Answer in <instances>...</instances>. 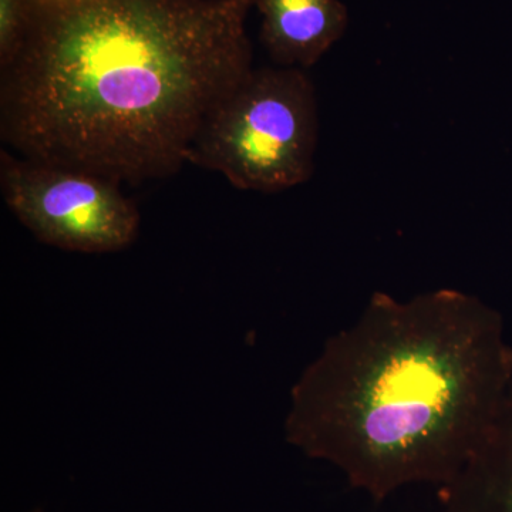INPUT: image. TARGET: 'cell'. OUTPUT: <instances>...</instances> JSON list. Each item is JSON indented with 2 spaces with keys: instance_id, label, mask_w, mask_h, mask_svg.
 <instances>
[{
  "instance_id": "8",
  "label": "cell",
  "mask_w": 512,
  "mask_h": 512,
  "mask_svg": "<svg viewBox=\"0 0 512 512\" xmlns=\"http://www.w3.org/2000/svg\"><path fill=\"white\" fill-rule=\"evenodd\" d=\"M79 2H82V0H32L36 15L37 13L66 8V6L74 5V3Z\"/></svg>"
},
{
  "instance_id": "9",
  "label": "cell",
  "mask_w": 512,
  "mask_h": 512,
  "mask_svg": "<svg viewBox=\"0 0 512 512\" xmlns=\"http://www.w3.org/2000/svg\"><path fill=\"white\" fill-rule=\"evenodd\" d=\"M29 512H46L43 510V508H35V510L29 511Z\"/></svg>"
},
{
  "instance_id": "1",
  "label": "cell",
  "mask_w": 512,
  "mask_h": 512,
  "mask_svg": "<svg viewBox=\"0 0 512 512\" xmlns=\"http://www.w3.org/2000/svg\"><path fill=\"white\" fill-rule=\"evenodd\" d=\"M255 0H82L37 13L0 70V138L16 156L136 184L170 177L252 69Z\"/></svg>"
},
{
  "instance_id": "7",
  "label": "cell",
  "mask_w": 512,
  "mask_h": 512,
  "mask_svg": "<svg viewBox=\"0 0 512 512\" xmlns=\"http://www.w3.org/2000/svg\"><path fill=\"white\" fill-rule=\"evenodd\" d=\"M32 0H0V70L20 55L35 23Z\"/></svg>"
},
{
  "instance_id": "6",
  "label": "cell",
  "mask_w": 512,
  "mask_h": 512,
  "mask_svg": "<svg viewBox=\"0 0 512 512\" xmlns=\"http://www.w3.org/2000/svg\"><path fill=\"white\" fill-rule=\"evenodd\" d=\"M440 512H512V389L466 466L440 488Z\"/></svg>"
},
{
  "instance_id": "2",
  "label": "cell",
  "mask_w": 512,
  "mask_h": 512,
  "mask_svg": "<svg viewBox=\"0 0 512 512\" xmlns=\"http://www.w3.org/2000/svg\"><path fill=\"white\" fill-rule=\"evenodd\" d=\"M511 389L503 320L477 296L375 292L293 384L285 437L382 503L453 481Z\"/></svg>"
},
{
  "instance_id": "5",
  "label": "cell",
  "mask_w": 512,
  "mask_h": 512,
  "mask_svg": "<svg viewBox=\"0 0 512 512\" xmlns=\"http://www.w3.org/2000/svg\"><path fill=\"white\" fill-rule=\"evenodd\" d=\"M261 40L276 66L308 70L345 35L349 10L340 0H255Z\"/></svg>"
},
{
  "instance_id": "4",
  "label": "cell",
  "mask_w": 512,
  "mask_h": 512,
  "mask_svg": "<svg viewBox=\"0 0 512 512\" xmlns=\"http://www.w3.org/2000/svg\"><path fill=\"white\" fill-rule=\"evenodd\" d=\"M0 191L10 212L43 244L111 254L136 241L140 212L120 184L74 168L0 151Z\"/></svg>"
},
{
  "instance_id": "3",
  "label": "cell",
  "mask_w": 512,
  "mask_h": 512,
  "mask_svg": "<svg viewBox=\"0 0 512 512\" xmlns=\"http://www.w3.org/2000/svg\"><path fill=\"white\" fill-rule=\"evenodd\" d=\"M318 138V99L306 70L254 67L207 114L187 163L238 190L275 194L311 180Z\"/></svg>"
}]
</instances>
